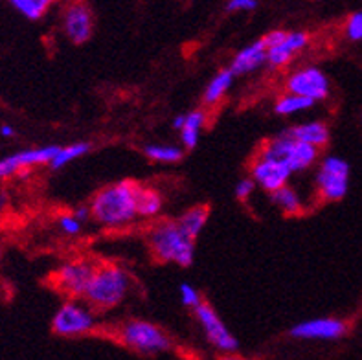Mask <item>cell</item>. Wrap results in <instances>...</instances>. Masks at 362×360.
<instances>
[{"mask_svg":"<svg viewBox=\"0 0 362 360\" xmlns=\"http://www.w3.org/2000/svg\"><path fill=\"white\" fill-rule=\"evenodd\" d=\"M142 186L134 180L112 184L101 190L90 204V217L103 226H125L138 215V197Z\"/></svg>","mask_w":362,"mask_h":360,"instance_id":"6da1fadb","label":"cell"},{"mask_svg":"<svg viewBox=\"0 0 362 360\" xmlns=\"http://www.w3.org/2000/svg\"><path fill=\"white\" fill-rule=\"evenodd\" d=\"M129 287H131V279L122 267H116V265L96 267V272L85 292L87 306L100 310L110 309L124 301Z\"/></svg>","mask_w":362,"mask_h":360,"instance_id":"7a4b0ae2","label":"cell"},{"mask_svg":"<svg viewBox=\"0 0 362 360\" xmlns=\"http://www.w3.org/2000/svg\"><path fill=\"white\" fill-rule=\"evenodd\" d=\"M149 246L156 260L171 261L180 267H189L193 261L195 245L180 230L177 223H158L149 232Z\"/></svg>","mask_w":362,"mask_h":360,"instance_id":"3957f363","label":"cell"},{"mask_svg":"<svg viewBox=\"0 0 362 360\" xmlns=\"http://www.w3.org/2000/svg\"><path fill=\"white\" fill-rule=\"evenodd\" d=\"M259 156L281 162L293 173H296V171H303V169H308L309 166L315 164V160L318 156V149L317 147L308 146V144H302L298 140H294V138L287 137L284 132L281 137L272 138L271 141H267L265 147L259 153Z\"/></svg>","mask_w":362,"mask_h":360,"instance_id":"277c9868","label":"cell"},{"mask_svg":"<svg viewBox=\"0 0 362 360\" xmlns=\"http://www.w3.org/2000/svg\"><path fill=\"white\" fill-rule=\"evenodd\" d=\"M119 340L124 342V346L140 355H156V353L168 352L171 346L170 337L158 325L144 322V320H131L122 325Z\"/></svg>","mask_w":362,"mask_h":360,"instance_id":"5b68a950","label":"cell"},{"mask_svg":"<svg viewBox=\"0 0 362 360\" xmlns=\"http://www.w3.org/2000/svg\"><path fill=\"white\" fill-rule=\"evenodd\" d=\"M96 325L94 313L81 301H66L52 320V327L61 337H79L90 333Z\"/></svg>","mask_w":362,"mask_h":360,"instance_id":"8992f818","label":"cell"},{"mask_svg":"<svg viewBox=\"0 0 362 360\" xmlns=\"http://www.w3.org/2000/svg\"><path fill=\"white\" fill-rule=\"evenodd\" d=\"M349 166L339 156H327L322 160L317 175V184L320 195L326 201H340L348 193Z\"/></svg>","mask_w":362,"mask_h":360,"instance_id":"52a82bcc","label":"cell"},{"mask_svg":"<svg viewBox=\"0 0 362 360\" xmlns=\"http://www.w3.org/2000/svg\"><path fill=\"white\" fill-rule=\"evenodd\" d=\"M263 41L267 45V63L280 69L309 45V35L303 32H272L263 37Z\"/></svg>","mask_w":362,"mask_h":360,"instance_id":"ba28073f","label":"cell"},{"mask_svg":"<svg viewBox=\"0 0 362 360\" xmlns=\"http://www.w3.org/2000/svg\"><path fill=\"white\" fill-rule=\"evenodd\" d=\"M96 272V265L87 260L72 261V263L63 265L57 272H55V285L69 294L70 298L85 296L88 283L92 276Z\"/></svg>","mask_w":362,"mask_h":360,"instance_id":"9c48e42d","label":"cell"},{"mask_svg":"<svg viewBox=\"0 0 362 360\" xmlns=\"http://www.w3.org/2000/svg\"><path fill=\"white\" fill-rule=\"evenodd\" d=\"M287 88H289L291 94L302 96L315 103V101L327 98V94H329V79L326 78V74L322 70L315 69V66H308V69H300L293 76H289Z\"/></svg>","mask_w":362,"mask_h":360,"instance_id":"30bf717a","label":"cell"},{"mask_svg":"<svg viewBox=\"0 0 362 360\" xmlns=\"http://www.w3.org/2000/svg\"><path fill=\"white\" fill-rule=\"evenodd\" d=\"M195 315H197L199 324H201L202 331H204L206 338L211 342V346L217 347L225 355L226 353H234L238 349V340L226 329V325L223 324V320L219 318L214 307H210L208 303H201L195 309Z\"/></svg>","mask_w":362,"mask_h":360,"instance_id":"8fae6325","label":"cell"},{"mask_svg":"<svg viewBox=\"0 0 362 360\" xmlns=\"http://www.w3.org/2000/svg\"><path fill=\"white\" fill-rule=\"evenodd\" d=\"M57 151H59V147L57 146H46V147H37V149L18 151V153H15V155L6 156V158L0 160V180H2V178L11 177V175L21 173V171L26 168L50 164Z\"/></svg>","mask_w":362,"mask_h":360,"instance_id":"7c38bea8","label":"cell"},{"mask_svg":"<svg viewBox=\"0 0 362 360\" xmlns=\"http://www.w3.org/2000/svg\"><path fill=\"white\" fill-rule=\"evenodd\" d=\"M291 175L293 171L287 166L276 162V160L263 158V156H257L252 166V180L271 193L287 186Z\"/></svg>","mask_w":362,"mask_h":360,"instance_id":"4fadbf2b","label":"cell"},{"mask_svg":"<svg viewBox=\"0 0 362 360\" xmlns=\"http://www.w3.org/2000/svg\"><path fill=\"white\" fill-rule=\"evenodd\" d=\"M346 333V325L337 318H315L291 329L294 338L302 340H337Z\"/></svg>","mask_w":362,"mask_h":360,"instance_id":"5bb4252c","label":"cell"},{"mask_svg":"<svg viewBox=\"0 0 362 360\" xmlns=\"http://www.w3.org/2000/svg\"><path fill=\"white\" fill-rule=\"evenodd\" d=\"M92 11L85 4H72L66 8L63 15V28L64 33L70 41L79 45V42L88 41L92 35Z\"/></svg>","mask_w":362,"mask_h":360,"instance_id":"9a60e30c","label":"cell"},{"mask_svg":"<svg viewBox=\"0 0 362 360\" xmlns=\"http://www.w3.org/2000/svg\"><path fill=\"white\" fill-rule=\"evenodd\" d=\"M265 61L267 45L263 39H259V41L250 42L248 46H245L243 50H239L238 54H235L230 70L234 72V76H245V74H250L254 72V70L259 69Z\"/></svg>","mask_w":362,"mask_h":360,"instance_id":"2e32d148","label":"cell"},{"mask_svg":"<svg viewBox=\"0 0 362 360\" xmlns=\"http://www.w3.org/2000/svg\"><path fill=\"white\" fill-rule=\"evenodd\" d=\"M285 134L294 138V140L302 141V144L317 147V149L322 146H326L327 140H329V131H327L326 123L322 122L300 123V125H294V127L287 129Z\"/></svg>","mask_w":362,"mask_h":360,"instance_id":"e0dca14e","label":"cell"},{"mask_svg":"<svg viewBox=\"0 0 362 360\" xmlns=\"http://www.w3.org/2000/svg\"><path fill=\"white\" fill-rule=\"evenodd\" d=\"M234 78V72L230 69L217 72L216 76H214V79L208 83L206 91H204V103H206V105H216V103H219V101L225 98L226 92L230 91V87H232Z\"/></svg>","mask_w":362,"mask_h":360,"instance_id":"ac0fdd59","label":"cell"},{"mask_svg":"<svg viewBox=\"0 0 362 360\" xmlns=\"http://www.w3.org/2000/svg\"><path fill=\"white\" fill-rule=\"evenodd\" d=\"M204 122H206V115L202 110H193V112L186 115L184 125L180 129V140H182V146L186 149H193L197 146Z\"/></svg>","mask_w":362,"mask_h":360,"instance_id":"d6986e66","label":"cell"},{"mask_svg":"<svg viewBox=\"0 0 362 360\" xmlns=\"http://www.w3.org/2000/svg\"><path fill=\"white\" fill-rule=\"evenodd\" d=\"M208 221V208L204 206H195L192 210H188L179 219V226L189 239H195L199 233L202 232L204 224Z\"/></svg>","mask_w":362,"mask_h":360,"instance_id":"ffe728a7","label":"cell"},{"mask_svg":"<svg viewBox=\"0 0 362 360\" xmlns=\"http://www.w3.org/2000/svg\"><path fill=\"white\" fill-rule=\"evenodd\" d=\"M313 105H315V103H313L311 100H305V98L296 96V94H291V92H287V94H284V96L278 98L274 110L280 116H293V115H298V112H302V110L311 109Z\"/></svg>","mask_w":362,"mask_h":360,"instance_id":"44dd1931","label":"cell"},{"mask_svg":"<svg viewBox=\"0 0 362 360\" xmlns=\"http://www.w3.org/2000/svg\"><path fill=\"white\" fill-rule=\"evenodd\" d=\"M90 151V144L87 141H79V144H72V146H66V147H59V151L55 153L54 160L50 162V166L54 169H59L64 168L66 164L74 162V160L81 158L85 156Z\"/></svg>","mask_w":362,"mask_h":360,"instance_id":"7402d4cb","label":"cell"},{"mask_svg":"<svg viewBox=\"0 0 362 360\" xmlns=\"http://www.w3.org/2000/svg\"><path fill=\"white\" fill-rule=\"evenodd\" d=\"M271 199L274 206H278L284 214H300L302 211V201L300 195L289 186L281 187L278 192L271 193Z\"/></svg>","mask_w":362,"mask_h":360,"instance_id":"603a6c76","label":"cell"},{"mask_svg":"<svg viewBox=\"0 0 362 360\" xmlns=\"http://www.w3.org/2000/svg\"><path fill=\"white\" fill-rule=\"evenodd\" d=\"M11 6L30 21H39L46 15V11L50 8V2L48 0H13Z\"/></svg>","mask_w":362,"mask_h":360,"instance_id":"cb8c5ba5","label":"cell"},{"mask_svg":"<svg viewBox=\"0 0 362 360\" xmlns=\"http://www.w3.org/2000/svg\"><path fill=\"white\" fill-rule=\"evenodd\" d=\"M162 210V197L153 190L142 187L138 197V215L140 217H155Z\"/></svg>","mask_w":362,"mask_h":360,"instance_id":"d4e9b609","label":"cell"},{"mask_svg":"<svg viewBox=\"0 0 362 360\" xmlns=\"http://www.w3.org/2000/svg\"><path fill=\"white\" fill-rule=\"evenodd\" d=\"M146 155L151 160L156 162H164V164H173V162H179L182 158V149L175 146H160V144H153V146H147Z\"/></svg>","mask_w":362,"mask_h":360,"instance_id":"484cf974","label":"cell"},{"mask_svg":"<svg viewBox=\"0 0 362 360\" xmlns=\"http://www.w3.org/2000/svg\"><path fill=\"white\" fill-rule=\"evenodd\" d=\"M179 294H180V301H182V306L189 307V309H197L201 306V294L195 287H192L189 283H182L179 287Z\"/></svg>","mask_w":362,"mask_h":360,"instance_id":"4316f807","label":"cell"},{"mask_svg":"<svg viewBox=\"0 0 362 360\" xmlns=\"http://www.w3.org/2000/svg\"><path fill=\"white\" fill-rule=\"evenodd\" d=\"M346 37L349 41H362V9L349 15L346 23Z\"/></svg>","mask_w":362,"mask_h":360,"instance_id":"83f0119b","label":"cell"},{"mask_svg":"<svg viewBox=\"0 0 362 360\" xmlns=\"http://www.w3.org/2000/svg\"><path fill=\"white\" fill-rule=\"evenodd\" d=\"M59 228L63 230L66 236H76V233L81 232L83 224L79 223L76 217H74V214L72 215H61V217H59Z\"/></svg>","mask_w":362,"mask_h":360,"instance_id":"f1b7e54d","label":"cell"},{"mask_svg":"<svg viewBox=\"0 0 362 360\" xmlns=\"http://www.w3.org/2000/svg\"><path fill=\"white\" fill-rule=\"evenodd\" d=\"M254 190H256V182H254L252 178H243V180H239L238 186H235V197L238 199H248V197L252 195Z\"/></svg>","mask_w":362,"mask_h":360,"instance_id":"f546056e","label":"cell"},{"mask_svg":"<svg viewBox=\"0 0 362 360\" xmlns=\"http://www.w3.org/2000/svg\"><path fill=\"white\" fill-rule=\"evenodd\" d=\"M256 8V0H230L228 4H226V9H228V11H250V9Z\"/></svg>","mask_w":362,"mask_h":360,"instance_id":"4dcf8cb0","label":"cell"},{"mask_svg":"<svg viewBox=\"0 0 362 360\" xmlns=\"http://www.w3.org/2000/svg\"><path fill=\"white\" fill-rule=\"evenodd\" d=\"M74 217L83 224L88 217H90V208H78V210L74 211Z\"/></svg>","mask_w":362,"mask_h":360,"instance_id":"1f68e13d","label":"cell"},{"mask_svg":"<svg viewBox=\"0 0 362 360\" xmlns=\"http://www.w3.org/2000/svg\"><path fill=\"white\" fill-rule=\"evenodd\" d=\"M0 134H2L4 138H11L15 137V129L11 127V125H8V123H4V125L0 127Z\"/></svg>","mask_w":362,"mask_h":360,"instance_id":"d6a6232c","label":"cell"},{"mask_svg":"<svg viewBox=\"0 0 362 360\" xmlns=\"http://www.w3.org/2000/svg\"><path fill=\"white\" fill-rule=\"evenodd\" d=\"M184 118H186V115H179V116H175V120H173V127L175 129H182V125H184Z\"/></svg>","mask_w":362,"mask_h":360,"instance_id":"836d02e7","label":"cell"},{"mask_svg":"<svg viewBox=\"0 0 362 360\" xmlns=\"http://www.w3.org/2000/svg\"><path fill=\"white\" fill-rule=\"evenodd\" d=\"M221 360H250V359H245V356L235 355V353H226V355H223V359Z\"/></svg>","mask_w":362,"mask_h":360,"instance_id":"e575fe53","label":"cell"},{"mask_svg":"<svg viewBox=\"0 0 362 360\" xmlns=\"http://www.w3.org/2000/svg\"><path fill=\"white\" fill-rule=\"evenodd\" d=\"M0 255H2V245H0Z\"/></svg>","mask_w":362,"mask_h":360,"instance_id":"d590c367","label":"cell"}]
</instances>
